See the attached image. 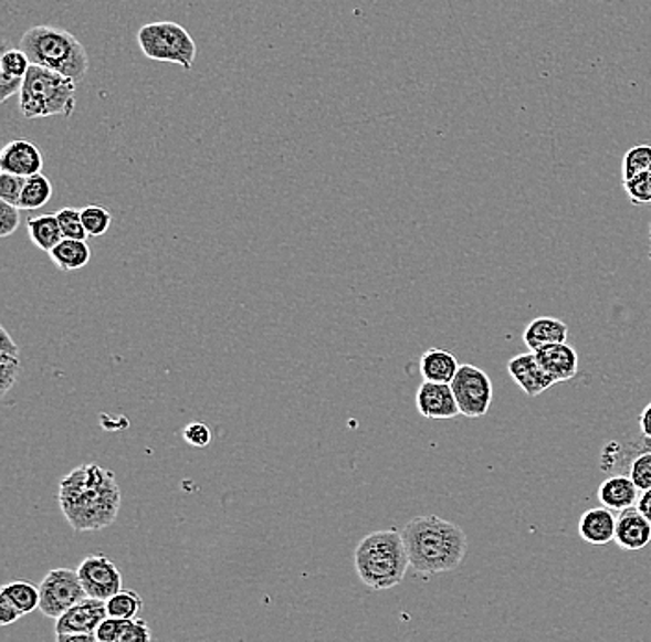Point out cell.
<instances>
[{
    "instance_id": "cell-1",
    "label": "cell",
    "mask_w": 651,
    "mask_h": 642,
    "mask_svg": "<svg viewBox=\"0 0 651 642\" xmlns=\"http://www.w3.org/2000/svg\"><path fill=\"white\" fill-rule=\"evenodd\" d=\"M57 504L74 532L108 528L119 517L117 476L97 463L76 466L60 480Z\"/></svg>"
},
{
    "instance_id": "cell-2",
    "label": "cell",
    "mask_w": 651,
    "mask_h": 642,
    "mask_svg": "<svg viewBox=\"0 0 651 642\" xmlns=\"http://www.w3.org/2000/svg\"><path fill=\"white\" fill-rule=\"evenodd\" d=\"M409 565L419 575L452 572L463 564L469 539L458 524L437 515L409 520L402 529Z\"/></svg>"
},
{
    "instance_id": "cell-3",
    "label": "cell",
    "mask_w": 651,
    "mask_h": 642,
    "mask_svg": "<svg viewBox=\"0 0 651 642\" xmlns=\"http://www.w3.org/2000/svg\"><path fill=\"white\" fill-rule=\"evenodd\" d=\"M354 567L363 583L375 591L400 586L411 567L402 532L391 528L365 535L354 551Z\"/></svg>"
},
{
    "instance_id": "cell-4",
    "label": "cell",
    "mask_w": 651,
    "mask_h": 642,
    "mask_svg": "<svg viewBox=\"0 0 651 642\" xmlns=\"http://www.w3.org/2000/svg\"><path fill=\"white\" fill-rule=\"evenodd\" d=\"M19 49L29 56L32 65L56 71L76 84L84 82L90 71V54L85 46L71 32L57 27H32L19 41Z\"/></svg>"
},
{
    "instance_id": "cell-5",
    "label": "cell",
    "mask_w": 651,
    "mask_h": 642,
    "mask_svg": "<svg viewBox=\"0 0 651 642\" xmlns=\"http://www.w3.org/2000/svg\"><path fill=\"white\" fill-rule=\"evenodd\" d=\"M74 109L76 82L51 69L32 65L24 78L23 90L19 93V112L24 119H69Z\"/></svg>"
},
{
    "instance_id": "cell-6",
    "label": "cell",
    "mask_w": 651,
    "mask_h": 642,
    "mask_svg": "<svg viewBox=\"0 0 651 642\" xmlns=\"http://www.w3.org/2000/svg\"><path fill=\"white\" fill-rule=\"evenodd\" d=\"M137 43L153 62L172 63L191 71L197 60V43L188 30L175 21H156L141 27Z\"/></svg>"
},
{
    "instance_id": "cell-7",
    "label": "cell",
    "mask_w": 651,
    "mask_h": 642,
    "mask_svg": "<svg viewBox=\"0 0 651 642\" xmlns=\"http://www.w3.org/2000/svg\"><path fill=\"white\" fill-rule=\"evenodd\" d=\"M450 386L461 415L469 419L487 415L493 404V381L485 370L477 369L474 365H459L458 375L453 376Z\"/></svg>"
},
{
    "instance_id": "cell-8",
    "label": "cell",
    "mask_w": 651,
    "mask_h": 642,
    "mask_svg": "<svg viewBox=\"0 0 651 642\" xmlns=\"http://www.w3.org/2000/svg\"><path fill=\"white\" fill-rule=\"evenodd\" d=\"M87 597L78 570L52 569L40 586V611L49 619H60L67 609Z\"/></svg>"
},
{
    "instance_id": "cell-9",
    "label": "cell",
    "mask_w": 651,
    "mask_h": 642,
    "mask_svg": "<svg viewBox=\"0 0 651 642\" xmlns=\"http://www.w3.org/2000/svg\"><path fill=\"white\" fill-rule=\"evenodd\" d=\"M108 617L106 600L85 597L56 619L54 639L57 642L97 641V628Z\"/></svg>"
},
{
    "instance_id": "cell-10",
    "label": "cell",
    "mask_w": 651,
    "mask_h": 642,
    "mask_svg": "<svg viewBox=\"0 0 651 642\" xmlns=\"http://www.w3.org/2000/svg\"><path fill=\"white\" fill-rule=\"evenodd\" d=\"M76 570L87 597L108 600L123 589V575L119 567L104 554L85 557Z\"/></svg>"
},
{
    "instance_id": "cell-11",
    "label": "cell",
    "mask_w": 651,
    "mask_h": 642,
    "mask_svg": "<svg viewBox=\"0 0 651 642\" xmlns=\"http://www.w3.org/2000/svg\"><path fill=\"white\" fill-rule=\"evenodd\" d=\"M417 410L428 421H452L461 415L450 383L424 380L417 391Z\"/></svg>"
},
{
    "instance_id": "cell-12",
    "label": "cell",
    "mask_w": 651,
    "mask_h": 642,
    "mask_svg": "<svg viewBox=\"0 0 651 642\" xmlns=\"http://www.w3.org/2000/svg\"><path fill=\"white\" fill-rule=\"evenodd\" d=\"M45 166L40 148L30 139H13L0 152V171L12 172L19 177H34Z\"/></svg>"
},
{
    "instance_id": "cell-13",
    "label": "cell",
    "mask_w": 651,
    "mask_h": 642,
    "mask_svg": "<svg viewBox=\"0 0 651 642\" xmlns=\"http://www.w3.org/2000/svg\"><path fill=\"white\" fill-rule=\"evenodd\" d=\"M507 372L515 380L516 386L526 392L527 397H538L549 387L555 386V380L538 364L535 352L518 354L507 361Z\"/></svg>"
},
{
    "instance_id": "cell-14",
    "label": "cell",
    "mask_w": 651,
    "mask_h": 642,
    "mask_svg": "<svg viewBox=\"0 0 651 642\" xmlns=\"http://www.w3.org/2000/svg\"><path fill=\"white\" fill-rule=\"evenodd\" d=\"M538 364L554 378L555 383L570 381L578 376L579 356L568 343H555L548 347L538 348Z\"/></svg>"
},
{
    "instance_id": "cell-15",
    "label": "cell",
    "mask_w": 651,
    "mask_h": 642,
    "mask_svg": "<svg viewBox=\"0 0 651 642\" xmlns=\"http://www.w3.org/2000/svg\"><path fill=\"white\" fill-rule=\"evenodd\" d=\"M650 540L651 523L637 509V506L618 513L615 543L622 550H642V548L650 545Z\"/></svg>"
},
{
    "instance_id": "cell-16",
    "label": "cell",
    "mask_w": 651,
    "mask_h": 642,
    "mask_svg": "<svg viewBox=\"0 0 651 642\" xmlns=\"http://www.w3.org/2000/svg\"><path fill=\"white\" fill-rule=\"evenodd\" d=\"M579 537L589 545H609L617 535V517L609 507H592L579 518Z\"/></svg>"
},
{
    "instance_id": "cell-17",
    "label": "cell",
    "mask_w": 651,
    "mask_h": 642,
    "mask_svg": "<svg viewBox=\"0 0 651 642\" xmlns=\"http://www.w3.org/2000/svg\"><path fill=\"white\" fill-rule=\"evenodd\" d=\"M639 496L640 490L634 485L633 480L629 476H622V474L607 477L606 482L600 485V490H598L601 506L609 507V509L617 513L637 506Z\"/></svg>"
},
{
    "instance_id": "cell-18",
    "label": "cell",
    "mask_w": 651,
    "mask_h": 642,
    "mask_svg": "<svg viewBox=\"0 0 651 642\" xmlns=\"http://www.w3.org/2000/svg\"><path fill=\"white\" fill-rule=\"evenodd\" d=\"M567 337L568 326L555 317H537L524 331V343L532 352L555 343H567Z\"/></svg>"
},
{
    "instance_id": "cell-19",
    "label": "cell",
    "mask_w": 651,
    "mask_h": 642,
    "mask_svg": "<svg viewBox=\"0 0 651 642\" xmlns=\"http://www.w3.org/2000/svg\"><path fill=\"white\" fill-rule=\"evenodd\" d=\"M51 260L62 273H74L84 269L91 260V249L85 239L63 238L51 252Z\"/></svg>"
},
{
    "instance_id": "cell-20",
    "label": "cell",
    "mask_w": 651,
    "mask_h": 642,
    "mask_svg": "<svg viewBox=\"0 0 651 642\" xmlns=\"http://www.w3.org/2000/svg\"><path fill=\"white\" fill-rule=\"evenodd\" d=\"M459 364L453 354L442 348H430L420 358V372L424 380L437 383H452L453 376L458 375Z\"/></svg>"
},
{
    "instance_id": "cell-21",
    "label": "cell",
    "mask_w": 651,
    "mask_h": 642,
    "mask_svg": "<svg viewBox=\"0 0 651 642\" xmlns=\"http://www.w3.org/2000/svg\"><path fill=\"white\" fill-rule=\"evenodd\" d=\"M29 238L40 251L51 252L63 239L62 228L57 222L56 213L32 217L27 222Z\"/></svg>"
},
{
    "instance_id": "cell-22",
    "label": "cell",
    "mask_w": 651,
    "mask_h": 642,
    "mask_svg": "<svg viewBox=\"0 0 651 642\" xmlns=\"http://www.w3.org/2000/svg\"><path fill=\"white\" fill-rule=\"evenodd\" d=\"M0 594L7 597L8 600H12L13 606L23 613V617L32 613L35 609H40V587H35L32 581H10L0 589Z\"/></svg>"
},
{
    "instance_id": "cell-23",
    "label": "cell",
    "mask_w": 651,
    "mask_h": 642,
    "mask_svg": "<svg viewBox=\"0 0 651 642\" xmlns=\"http://www.w3.org/2000/svg\"><path fill=\"white\" fill-rule=\"evenodd\" d=\"M52 193H54V189H52L51 180L45 175L38 172L34 177L27 178V186H24L23 194L19 200V208L29 211L40 210L51 202Z\"/></svg>"
},
{
    "instance_id": "cell-24",
    "label": "cell",
    "mask_w": 651,
    "mask_h": 642,
    "mask_svg": "<svg viewBox=\"0 0 651 642\" xmlns=\"http://www.w3.org/2000/svg\"><path fill=\"white\" fill-rule=\"evenodd\" d=\"M143 598L139 592L132 589H120L117 594L106 600L108 617L114 619L130 620L136 619L137 613L141 611Z\"/></svg>"
},
{
    "instance_id": "cell-25",
    "label": "cell",
    "mask_w": 651,
    "mask_h": 642,
    "mask_svg": "<svg viewBox=\"0 0 651 642\" xmlns=\"http://www.w3.org/2000/svg\"><path fill=\"white\" fill-rule=\"evenodd\" d=\"M32 62L21 49H8L0 57V76L7 78H27Z\"/></svg>"
},
{
    "instance_id": "cell-26",
    "label": "cell",
    "mask_w": 651,
    "mask_h": 642,
    "mask_svg": "<svg viewBox=\"0 0 651 642\" xmlns=\"http://www.w3.org/2000/svg\"><path fill=\"white\" fill-rule=\"evenodd\" d=\"M82 219L90 238H103L112 227V213L103 206H85Z\"/></svg>"
},
{
    "instance_id": "cell-27",
    "label": "cell",
    "mask_w": 651,
    "mask_h": 642,
    "mask_svg": "<svg viewBox=\"0 0 651 642\" xmlns=\"http://www.w3.org/2000/svg\"><path fill=\"white\" fill-rule=\"evenodd\" d=\"M651 166V147L650 145H639V147L629 148L623 154L622 161V180H629L639 172L648 171Z\"/></svg>"
},
{
    "instance_id": "cell-28",
    "label": "cell",
    "mask_w": 651,
    "mask_h": 642,
    "mask_svg": "<svg viewBox=\"0 0 651 642\" xmlns=\"http://www.w3.org/2000/svg\"><path fill=\"white\" fill-rule=\"evenodd\" d=\"M57 222L62 228L63 238L65 239H87V230L84 227V219H82V210H74V208H63L56 211Z\"/></svg>"
},
{
    "instance_id": "cell-29",
    "label": "cell",
    "mask_w": 651,
    "mask_h": 642,
    "mask_svg": "<svg viewBox=\"0 0 651 642\" xmlns=\"http://www.w3.org/2000/svg\"><path fill=\"white\" fill-rule=\"evenodd\" d=\"M623 189L633 204H648L651 202V172L642 171L623 180Z\"/></svg>"
},
{
    "instance_id": "cell-30",
    "label": "cell",
    "mask_w": 651,
    "mask_h": 642,
    "mask_svg": "<svg viewBox=\"0 0 651 642\" xmlns=\"http://www.w3.org/2000/svg\"><path fill=\"white\" fill-rule=\"evenodd\" d=\"M629 477L642 491L651 490V452L637 455L629 466Z\"/></svg>"
},
{
    "instance_id": "cell-31",
    "label": "cell",
    "mask_w": 651,
    "mask_h": 642,
    "mask_svg": "<svg viewBox=\"0 0 651 642\" xmlns=\"http://www.w3.org/2000/svg\"><path fill=\"white\" fill-rule=\"evenodd\" d=\"M24 186H27V178L12 175V172H0V200L19 206Z\"/></svg>"
},
{
    "instance_id": "cell-32",
    "label": "cell",
    "mask_w": 651,
    "mask_h": 642,
    "mask_svg": "<svg viewBox=\"0 0 651 642\" xmlns=\"http://www.w3.org/2000/svg\"><path fill=\"white\" fill-rule=\"evenodd\" d=\"M19 367H21L19 356L0 354V381H2L0 392H2V397L12 389L13 383L18 380Z\"/></svg>"
},
{
    "instance_id": "cell-33",
    "label": "cell",
    "mask_w": 651,
    "mask_h": 642,
    "mask_svg": "<svg viewBox=\"0 0 651 642\" xmlns=\"http://www.w3.org/2000/svg\"><path fill=\"white\" fill-rule=\"evenodd\" d=\"M21 224V208L10 204L7 200H0V235L10 238L12 233L18 232Z\"/></svg>"
},
{
    "instance_id": "cell-34",
    "label": "cell",
    "mask_w": 651,
    "mask_h": 642,
    "mask_svg": "<svg viewBox=\"0 0 651 642\" xmlns=\"http://www.w3.org/2000/svg\"><path fill=\"white\" fill-rule=\"evenodd\" d=\"M126 622L128 620L114 619V617H106V619L98 624L97 641L98 642H120V636L125 633Z\"/></svg>"
},
{
    "instance_id": "cell-35",
    "label": "cell",
    "mask_w": 651,
    "mask_h": 642,
    "mask_svg": "<svg viewBox=\"0 0 651 642\" xmlns=\"http://www.w3.org/2000/svg\"><path fill=\"white\" fill-rule=\"evenodd\" d=\"M183 439L195 449H206L211 443L210 427L200 421L189 422L188 427L183 428Z\"/></svg>"
},
{
    "instance_id": "cell-36",
    "label": "cell",
    "mask_w": 651,
    "mask_h": 642,
    "mask_svg": "<svg viewBox=\"0 0 651 642\" xmlns=\"http://www.w3.org/2000/svg\"><path fill=\"white\" fill-rule=\"evenodd\" d=\"M153 639V631L143 619H130L126 622L125 633L120 642H147Z\"/></svg>"
},
{
    "instance_id": "cell-37",
    "label": "cell",
    "mask_w": 651,
    "mask_h": 642,
    "mask_svg": "<svg viewBox=\"0 0 651 642\" xmlns=\"http://www.w3.org/2000/svg\"><path fill=\"white\" fill-rule=\"evenodd\" d=\"M23 617V613L13 606L12 600H8L7 597L0 594V625H10L13 622H18Z\"/></svg>"
},
{
    "instance_id": "cell-38",
    "label": "cell",
    "mask_w": 651,
    "mask_h": 642,
    "mask_svg": "<svg viewBox=\"0 0 651 642\" xmlns=\"http://www.w3.org/2000/svg\"><path fill=\"white\" fill-rule=\"evenodd\" d=\"M23 84L24 78L0 76V103H7L8 98H12L15 93H21Z\"/></svg>"
},
{
    "instance_id": "cell-39",
    "label": "cell",
    "mask_w": 651,
    "mask_h": 642,
    "mask_svg": "<svg viewBox=\"0 0 651 642\" xmlns=\"http://www.w3.org/2000/svg\"><path fill=\"white\" fill-rule=\"evenodd\" d=\"M0 334H2V339H0V354H12V356H19V347L13 341L12 336H10V331L2 326L0 328Z\"/></svg>"
},
{
    "instance_id": "cell-40",
    "label": "cell",
    "mask_w": 651,
    "mask_h": 642,
    "mask_svg": "<svg viewBox=\"0 0 651 642\" xmlns=\"http://www.w3.org/2000/svg\"><path fill=\"white\" fill-rule=\"evenodd\" d=\"M637 509L651 523V490L642 491L637 501Z\"/></svg>"
},
{
    "instance_id": "cell-41",
    "label": "cell",
    "mask_w": 651,
    "mask_h": 642,
    "mask_svg": "<svg viewBox=\"0 0 651 642\" xmlns=\"http://www.w3.org/2000/svg\"><path fill=\"white\" fill-rule=\"evenodd\" d=\"M640 432L645 439H651V402L645 406L644 411L639 417Z\"/></svg>"
},
{
    "instance_id": "cell-42",
    "label": "cell",
    "mask_w": 651,
    "mask_h": 642,
    "mask_svg": "<svg viewBox=\"0 0 651 642\" xmlns=\"http://www.w3.org/2000/svg\"><path fill=\"white\" fill-rule=\"evenodd\" d=\"M650 241H651V230H650ZM650 257H651V254H650Z\"/></svg>"
},
{
    "instance_id": "cell-43",
    "label": "cell",
    "mask_w": 651,
    "mask_h": 642,
    "mask_svg": "<svg viewBox=\"0 0 651 642\" xmlns=\"http://www.w3.org/2000/svg\"><path fill=\"white\" fill-rule=\"evenodd\" d=\"M648 171H650V172H651V166H650V169H648Z\"/></svg>"
}]
</instances>
